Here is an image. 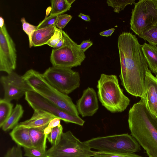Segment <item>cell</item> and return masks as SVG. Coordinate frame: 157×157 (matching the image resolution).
I'll list each match as a JSON object with an SVG mask.
<instances>
[{"instance_id":"6da1fadb","label":"cell","mask_w":157,"mask_h":157,"mask_svg":"<svg viewBox=\"0 0 157 157\" xmlns=\"http://www.w3.org/2000/svg\"><path fill=\"white\" fill-rule=\"evenodd\" d=\"M118 47L121 84L131 95L144 98L146 73L149 69L142 45L136 35L124 32L119 36Z\"/></svg>"},{"instance_id":"7a4b0ae2","label":"cell","mask_w":157,"mask_h":157,"mask_svg":"<svg viewBox=\"0 0 157 157\" xmlns=\"http://www.w3.org/2000/svg\"><path fill=\"white\" fill-rule=\"evenodd\" d=\"M132 136L149 157H157V117L150 111L145 98L134 104L128 115Z\"/></svg>"},{"instance_id":"3957f363","label":"cell","mask_w":157,"mask_h":157,"mask_svg":"<svg viewBox=\"0 0 157 157\" xmlns=\"http://www.w3.org/2000/svg\"><path fill=\"white\" fill-rule=\"evenodd\" d=\"M97 88L100 101L110 112L121 113L129 105L130 100L123 93L116 75L101 74Z\"/></svg>"},{"instance_id":"277c9868","label":"cell","mask_w":157,"mask_h":157,"mask_svg":"<svg viewBox=\"0 0 157 157\" xmlns=\"http://www.w3.org/2000/svg\"><path fill=\"white\" fill-rule=\"evenodd\" d=\"M84 142L91 149L107 152L133 153L141 150L136 140L128 133L98 137Z\"/></svg>"},{"instance_id":"5b68a950","label":"cell","mask_w":157,"mask_h":157,"mask_svg":"<svg viewBox=\"0 0 157 157\" xmlns=\"http://www.w3.org/2000/svg\"><path fill=\"white\" fill-rule=\"evenodd\" d=\"M64 43L60 48L53 49L50 60L52 66L71 68L81 65L86 58L79 45L62 30Z\"/></svg>"},{"instance_id":"8992f818","label":"cell","mask_w":157,"mask_h":157,"mask_svg":"<svg viewBox=\"0 0 157 157\" xmlns=\"http://www.w3.org/2000/svg\"><path fill=\"white\" fill-rule=\"evenodd\" d=\"M77 138L70 131L63 132L59 143L46 151L47 155L53 157H91L94 151Z\"/></svg>"},{"instance_id":"52a82bcc","label":"cell","mask_w":157,"mask_h":157,"mask_svg":"<svg viewBox=\"0 0 157 157\" xmlns=\"http://www.w3.org/2000/svg\"><path fill=\"white\" fill-rule=\"evenodd\" d=\"M43 75L50 85L67 95L80 86V75L71 68L52 66L47 69Z\"/></svg>"},{"instance_id":"ba28073f","label":"cell","mask_w":157,"mask_h":157,"mask_svg":"<svg viewBox=\"0 0 157 157\" xmlns=\"http://www.w3.org/2000/svg\"><path fill=\"white\" fill-rule=\"evenodd\" d=\"M130 28L139 36L157 22V0H140L132 10Z\"/></svg>"},{"instance_id":"9c48e42d","label":"cell","mask_w":157,"mask_h":157,"mask_svg":"<svg viewBox=\"0 0 157 157\" xmlns=\"http://www.w3.org/2000/svg\"><path fill=\"white\" fill-rule=\"evenodd\" d=\"M25 99L34 110H39L49 113L64 121L82 126L85 121L79 116L71 115L58 108L55 105L36 92H26Z\"/></svg>"},{"instance_id":"30bf717a","label":"cell","mask_w":157,"mask_h":157,"mask_svg":"<svg viewBox=\"0 0 157 157\" xmlns=\"http://www.w3.org/2000/svg\"><path fill=\"white\" fill-rule=\"evenodd\" d=\"M17 51L5 24L0 27V71L9 74L16 67Z\"/></svg>"},{"instance_id":"8fae6325","label":"cell","mask_w":157,"mask_h":157,"mask_svg":"<svg viewBox=\"0 0 157 157\" xmlns=\"http://www.w3.org/2000/svg\"><path fill=\"white\" fill-rule=\"evenodd\" d=\"M38 93L59 108L69 114L78 116L76 105L67 95L62 93L52 86L46 80L43 84L33 89Z\"/></svg>"},{"instance_id":"7c38bea8","label":"cell","mask_w":157,"mask_h":157,"mask_svg":"<svg viewBox=\"0 0 157 157\" xmlns=\"http://www.w3.org/2000/svg\"><path fill=\"white\" fill-rule=\"evenodd\" d=\"M0 82L4 90V99L10 102L21 98L33 88L22 77L14 71L6 76H2Z\"/></svg>"},{"instance_id":"4fadbf2b","label":"cell","mask_w":157,"mask_h":157,"mask_svg":"<svg viewBox=\"0 0 157 157\" xmlns=\"http://www.w3.org/2000/svg\"><path fill=\"white\" fill-rule=\"evenodd\" d=\"M76 105L78 113L82 117L93 116L99 108L97 95L94 89L89 87L84 90Z\"/></svg>"},{"instance_id":"5bb4252c","label":"cell","mask_w":157,"mask_h":157,"mask_svg":"<svg viewBox=\"0 0 157 157\" xmlns=\"http://www.w3.org/2000/svg\"><path fill=\"white\" fill-rule=\"evenodd\" d=\"M144 98L151 112L157 117V76L148 69L146 71Z\"/></svg>"},{"instance_id":"9a60e30c","label":"cell","mask_w":157,"mask_h":157,"mask_svg":"<svg viewBox=\"0 0 157 157\" xmlns=\"http://www.w3.org/2000/svg\"><path fill=\"white\" fill-rule=\"evenodd\" d=\"M55 117L54 116L49 113L40 110H35L30 118L20 123L18 125L28 128H45L47 126L50 121Z\"/></svg>"},{"instance_id":"2e32d148","label":"cell","mask_w":157,"mask_h":157,"mask_svg":"<svg viewBox=\"0 0 157 157\" xmlns=\"http://www.w3.org/2000/svg\"><path fill=\"white\" fill-rule=\"evenodd\" d=\"M10 135L17 145L23 148H33L30 137L29 128L17 125L10 132Z\"/></svg>"},{"instance_id":"e0dca14e","label":"cell","mask_w":157,"mask_h":157,"mask_svg":"<svg viewBox=\"0 0 157 157\" xmlns=\"http://www.w3.org/2000/svg\"><path fill=\"white\" fill-rule=\"evenodd\" d=\"M55 25L36 30L32 37L33 46H41L47 44L54 34L56 28Z\"/></svg>"},{"instance_id":"ac0fdd59","label":"cell","mask_w":157,"mask_h":157,"mask_svg":"<svg viewBox=\"0 0 157 157\" xmlns=\"http://www.w3.org/2000/svg\"><path fill=\"white\" fill-rule=\"evenodd\" d=\"M142 52L151 72L157 76V47L144 43L142 45Z\"/></svg>"},{"instance_id":"d6986e66","label":"cell","mask_w":157,"mask_h":157,"mask_svg":"<svg viewBox=\"0 0 157 157\" xmlns=\"http://www.w3.org/2000/svg\"><path fill=\"white\" fill-rule=\"evenodd\" d=\"M44 128H29L30 139L33 148L46 152L47 137L44 133Z\"/></svg>"},{"instance_id":"ffe728a7","label":"cell","mask_w":157,"mask_h":157,"mask_svg":"<svg viewBox=\"0 0 157 157\" xmlns=\"http://www.w3.org/2000/svg\"><path fill=\"white\" fill-rule=\"evenodd\" d=\"M24 113L23 107L20 104H17L13 109L9 117L2 127V130L6 131L13 129L18 124V122Z\"/></svg>"},{"instance_id":"44dd1931","label":"cell","mask_w":157,"mask_h":157,"mask_svg":"<svg viewBox=\"0 0 157 157\" xmlns=\"http://www.w3.org/2000/svg\"><path fill=\"white\" fill-rule=\"evenodd\" d=\"M22 76L33 89L43 84L46 80L43 74L33 69L27 71Z\"/></svg>"},{"instance_id":"7402d4cb","label":"cell","mask_w":157,"mask_h":157,"mask_svg":"<svg viewBox=\"0 0 157 157\" xmlns=\"http://www.w3.org/2000/svg\"><path fill=\"white\" fill-rule=\"evenodd\" d=\"M75 0H52L50 15H59L70 10Z\"/></svg>"},{"instance_id":"603a6c76","label":"cell","mask_w":157,"mask_h":157,"mask_svg":"<svg viewBox=\"0 0 157 157\" xmlns=\"http://www.w3.org/2000/svg\"><path fill=\"white\" fill-rule=\"evenodd\" d=\"M13 105L10 102L3 99L0 100V127L2 128L11 114Z\"/></svg>"},{"instance_id":"cb8c5ba5","label":"cell","mask_w":157,"mask_h":157,"mask_svg":"<svg viewBox=\"0 0 157 157\" xmlns=\"http://www.w3.org/2000/svg\"><path fill=\"white\" fill-rule=\"evenodd\" d=\"M149 44L157 46V22L146 29L138 36Z\"/></svg>"},{"instance_id":"d4e9b609","label":"cell","mask_w":157,"mask_h":157,"mask_svg":"<svg viewBox=\"0 0 157 157\" xmlns=\"http://www.w3.org/2000/svg\"><path fill=\"white\" fill-rule=\"evenodd\" d=\"M135 1L134 0H107L106 3L108 6L114 9L113 11L115 12L118 13L124 10L127 5L135 4Z\"/></svg>"},{"instance_id":"484cf974","label":"cell","mask_w":157,"mask_h":157,"mask_svg":"<svg viewBox=\"0 0 157 157\" xmlns=\"http://www.w3.org/2000/svg\"><path fill=\"white\" fill-rule=\"evenodd\" d=\"M63 133V127L61 124L52 129L47 137L52 146H55L59 143Z\"/></svg>"},{"instance_id":"4316f807","label":"cell","mask_w":157,"mask_h":157,"mask_svg":"<svg viewBox=\"0 0 157 157\" xmlns=\"http://www.w3.org/2000/svg\"><path fill=\"white\" fill-rule=\"evenodd\" d=\"M94 157H144L133 153H113L100 151H94Z\"/></svg>"},{"instance_id":"83f0119b","label":"cell","mask_w":157,"mask_h":157,"mask_svg":"<svg viewBox=\"0 0 157 157\" xmlns=\"http://www.w3.org/2000/svg\"><path fill=\"white\" fill-rule=\"evenodd\" d=\"M21 21L22 24L23 30L28 36L29 47L31 48L33 46L32 41V36L34 32L36 30L37 26L28 23L26 21L24 17L21 18Z\"/></svg>"},{"instance_id":"f1b7e54d","label":"cell","mask_w":157,"mask_h":157,"mask_svg":"<svg viewBox=\"0 0 157 157\" xmlns=\"http://www.w3.org/2000/svg\"><path fill=\"white\" fill-rule=\"evenodd\" d=\"M24 156L27 157H46V151H42L34 148H23Z\"/></svg>"},{"instance_id":"f546056e","label":"cell","mask_w":157,"mask_h":157,"mask_svg":"<svg viewBox=\"0 0 157 157\" xmlns=\"http://www.w3.org/2000/svg\"><path fill=\"white\" fill-rule=\"evenodd\" d=\"M59 15H50L45 18L37 26V29L45 28L51 25H55L57 18Z\"/></svg>"},{"instance_id":"4dcf8cb0","label":"cell","mask_w":157,"mask_h":157,"mask_svg":"<svg viewBox=\"0 0 157 157\" xmlns=\"http://www.w3.org/2000/svg\"><path fill=\"white\" fill-rule=\"evenodd\" d=\"M72 17L67 14H61L58 16L55 23L56 27L62 29L71 20Z\"/></svg>"},{"instance_id":"1f68e13d","label":"cell","mask_w":157,"mask_h":157,"mask_svg":"<svg viewBox=\"0 0 157 157\" xmlns=\"http://www.w3.org/2000/svg\"><path fill=\"white\" fill-rule=\"evenodd\" d=\"M63 37L62 30L56 28L54 34L47 44L54 48Z\"/></svg>"},{"instance_id":"d6a6232c","label":"cell","mask_w":157,"mask_h":157,"mask_svg":"<svg viewBox=\"0 0 157 157\" xmlns=\"http://www.w3.org/2000/svg\"><path fill=\"white\" fill-rule=\"evenodd\" d=\"M21 146H13L6 152L4 157H23Z\"/></svg>"},{"instance_id":"836d02e7","label":"cell","mask_w":157,"mask_h":157,"mask_svg":"<svg viewBox=\"0 0 157 157\" xmlns=\"http://www.w3.org/2000/svg\"><path fill=\"white\" fill-rule=\"evenodd\" d=\"M93 44L92 42L89 40H83L79 45L80 49L84 52L89 47Z\"/></svg>"},{"instance_id":"e575fe53","label":"cell","mask_w":157,"mask_h":157,"mask_svg":"<svg viewBox=\"0 0 157 157\" xmlns=\"http://www.w3.org/2000/svg\"><path fill=\"white\" fill-rule=\"evenodd\" d=\"M60 121L61 120L59 118L55 117L50 121L48 126L52 128L58 126L61 124Z\"/></svg>"},{"instance_id":"d590c367","label":"cell","mask_w":157,"mask_h":157,"mask_svg":"<svg viewBox=\"0 0 157 157\" xmlns=\"http://www.w3.org/2000/svg\"><path fill=\"white\" fill-rule=\"evenodd\" d=\"M115 29L111 28L99 33V35L104 36H109L111 35L115 30Z\"/></svg>"},{"instance_id":"8d00e7d4","label":"cell","mask_w":157,"mask_h":157,"mask_svg":"<svg viewBox=\"0 0 157 157\" xmlns=\"http://www.w3.org/2000/svg\"><path fill=\"white\" fill-rule=\"evenodd\" d=\"M78 16L79 17L85 21H90L91 20L90 17L89 15H86L82 13H80Z\"/></svg>"},{"instance_id":"74e56055","label":"cell","mask_w":157,"mask_h":157,"mask_svg":"<svg viewBox=\"0 0 157 157\" xmlns=\"http://www.w3.org/2000/svg\"><path fill=\"white\" fill-rule=\"evenodd\" d=\"M64 43V39L63 36L62 38L58 42L56 46L54 48V49H57L61 48Z\"/></svg>"},{"instance_id":"f35d334b","label":"cell","mask_w":157,"mask_h":157,"mask_svg":"<svg viewBox=\"0 0 157 157\" xmlns=\"http://www.w3.org/2000/svg\"><path fill=\"white\" fill-rule=\"evenodd\" d=\"M5 24L3 18L2 17H0V27L4 25Z\"/></svg>"},{"instance_id":"ab89813d","label":"cell","mask_w":157,"mask_h":157,"mask_svg":"<svg viewBox=\"0 0 157 157\" xmlns=\"http://www.w3.org/2000/svg\"><path fill=\"white\" fill-rule=\"evenodd\" d=\"M46 157H52V156H50L47 155Z\"/></svg>"}]
</instances>
